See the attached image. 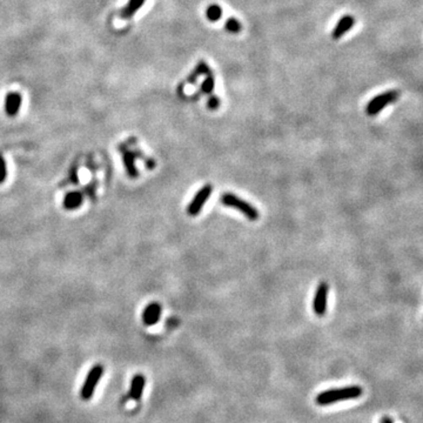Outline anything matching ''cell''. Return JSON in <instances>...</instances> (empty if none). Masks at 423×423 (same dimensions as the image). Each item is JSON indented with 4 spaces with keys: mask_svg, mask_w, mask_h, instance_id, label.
<instances>
[{
    "mask_svg": "<svg viewBox=\"0 0 423 423\" xmlns=\"http://www.w3.org/2000/svg\"><path fill=\"white\" fill-rule=\"evenodd\" d=\"M363 392L360 385H348V387L329 389V390L320 392L316 396V403L319 405H329L340 401L354 400L360 397Z\"/></svg>",
    "mask_w": 423,
    "mask_h": 423,
    "instance_id": "obj_1",
    "label": "cell"
},
{
    "mask_svg": "<svg viewBox=\"0 0 423 423\" xmlns=\"http://www.w3.org/2000/svg\"><path fill=\"white\" fill-rule=\"evenodd\" d=\"M222 202V205L227 206V207L234 208L240 213H242L243 215L246 216L247 219L250 220V221H256L259 219V211L254 207L253 205H250L249 202H247L243 199L239 198L238 195L232 194V193H225L222 194L221 199H220Z\"/></svg>",
    "mask_w": 423,
    "mask_h": 423,
    "instance_id": "obj_2",
    "label": "cell"
},
{
    "mask_svg": "<svg viewBox=\"0 0 423 423\" xmlns=\"http://www.w3.org/2000/svg\"><path fill=\"white\" fill-rule=\"evenodd\" d=\"M398 97H400V92L395 90H390L387 91V92L378 94V96L374 97L373 99L368 103L367 107H365V113L370 117L376 116L383 108L389 106V105L394 103V101H396Z\"/></svg>",
    "mask_w": 423,
    "mask_h": 423,
    "instance_id": "obj_3",
    "label": "cell"
},
{
    "mask_svg": "<svg viewBox=\"0 0 423 423\" xmlns=\"http://www.w3.org/2000/svg\"><path fill=\"white\" fill-rule=\"evenodd\" d=\"M104 367L101 364H96L92 367V369L90 370V373L87 374L86 380H85L83 388H81L80 391V397L81 400L89 401L92 398L94 391H96L97 385L99 383L101 376L104 374Z\"/></svg>",
    "mask_w": 423,
    "mask_h": 423,
    "instance_id": "obj_4",
    "label": "cell"
},
{
    "mask_svg": "<svg viewBox=\"0 0 423 423\" xmlns=\"http://www.w3.org/2000/svg\"><path fill=\"white\" fill-rule=\"evenodd\" d=\"M212 192H213L212 185H205L200 191L196 193V194L194 195V198L192 199V201L189 202V205L187 206L188 214L191 216L198 215L199 213L201 212V209L204 208L206 202H207L209 200V198H211Z\"/></svg>",
    "mask_w": 423,
    "mask_h": 423,
    "instance_id": "obj_5",
    "label": "cell"
},
{
    "mask_svg": "<svg viewBox=\"0 0 423 423\" xmlns=\"http://www.w3.org/2000/svg\"><path fill=\"white\" fill-rule=\"evenodd\" d=\"M328 292H329V287H328L326 282H321L320 285L317 286L313 301V309L316 315L322 316L324 315V313H326Z\"/></svg>",
    "mask_w": 423,
    "mask_h": 423,
    "instance_id": "obj_6",
    "label": "cell"
},
{
    "mask_svg": "<svg viewBox=\"0 0 423 423\" xmlns=\"http://www.w3.org/2000/svg\"><path fill=\"white\" fill-rule=\"evenodd\" d=\"M162 313V308L158 302H152L145 308L143 313V322L146 326H154L159 322Z\"/></svg>",
    "mask_w": 423,
    "mask_h": 423,
    "instance_id": "obj_7",
    "label": "cell"
},
{
    "mask_svg": "<svg viewBox=\"0 0 423 423\" xmlns=\"http://www.w3.org/2000/svg\"><path fill=\"white\" fill-rule=\"evenodd\" d=\"M354 24H355V19L353 16H350V15L343 16L342 18L338 20V22L336 23V25H335L334 27L333 33H331L333 39L338 40L342 38V36L346 35L348 31H350L351 27L354 26Z\"/></svg>",
    "mask_w": 423,
    "mask_h": 423,
    "instance_id": "obj_8",
    "label": "cell"
},
{
    "mask_svg": "<svg viewBox=\"0 0 423 423\" xmlns=\"http://www.w3.org/2000/svg\"><path fill=\"white\" fill-rule=\"evenodd\" d=\"M146 385V378L143 374H137L132 378L130 392H128V398L133 401H139L143 396V392Z\"/></svg>",
    "mask_w": 423,
    "mask_h": 423,
    "instance_id": "obj_9",
    "label": "cell"
},
{
    "mask_svg": "<svg viewBox=\"0 0 423 423\" xmlns=\"http://www.w3.org/2000/svg\"><path fill=\"white\" fill-rule=\"evenodd\" d=\"M22 94L18 92H10L8 93L5 99V111L9 117H16L22 107Z\"/></svg>",
    "mask_w": 423,
    "mask_h": 423,
    "instance_id": "obj_10",
    "label": "cell"
},
{
    "mask_svg": "<svg viewBox=\"0 0 423 423\" xmlns=\"http://www.w3.org/2000/svg\"><path fill=\"white\" fill-rule=\"evenodd\" d=\"M146 0H130L127 5L121 10L120 17L121 19H130L133 17L135 13L139 11V9L143 8Z\"/></svg>",
    "mask_w": 423,
    "mask_h": 423,
    "instance_id": "obj_11",
    "label": "cell"
},
{
    "mask_svg": "<svg viewBox=\"0 0 423 423\" xmlns=\"http://www.w3.org/2000/svg\"><path fill=\"white\" fill-rule=\"evenodd\" d=\"M208 71H209L208 65L204 62V60H201V62H199L198 64H196L194 70L188 74L186 81H187L188 84H195L199 78H200L201 76H204V74H207Z\"/></svg>",
    "mask_w": 423,
    "mask_h": 423,
    "instance_id": "obj_12",
    "label": "cell"
},
{
    "mask_svg": "<svg viewBox=\"0 0 423 423\" xmlns=\"http://www.w3.org/2000/svg\"><path fill=\"white\" fill-rule=\"evenodd\" d=\"M81 204H83V195L78 192H71L64 199V207L70 211L79 208Z\"/></svg>",
    "mask_w": 423,
    "mask_h": 423,
    "instance_id": "obj_13",
    "label": "cell"
},
{
    "mask_svg": "<svg viewBox=\"0 0 423 423\" xmlns=\"http://www.w3.org/2000/svg\"><path fill=\"white\" fill-rule=\"evenodd\" d=\"M214 86H215L214 74H213L211 72V70H209L208 73L206 74L205 80L202 81V84H201V87H200L201 93L206 94V96H209V94H212L213 90H214Z\"/></svg>",
    "mask_w": 423,
    "mask_h": 423,
    "instance_id": "obj_14",
    "label": "cell"
},
{
    "mask_svg": "<svg viewBox=\"0 0 423 423\" xmlns=\"http://www.w3.org/2000/svg\"><path fill=\"white\" fill-rule=\"evenodd\" d=\"M206 17H207V19L212 23L219 22L222 17V9L216 4L209 5L207 10H206Z\"/></svg>",
    "mask_w": 423,
    "mask_h": 423,
    "instance_id": "obj_15",
    "label": "cell"
},
{
    "mask_svg": "<svg viewBox=\"0 0 423 423\" xmlns=\"http://www.w3.org/2000/svg\"><path fill=\"white\" fill-rule=\"evenodd\" d=\"M124 162L127 168L128 174H130L131 177H137V169H135V166H134L133 154L130 153V152H126V153L124 154Z\"/></svg>",
    "mask_w": 423,
    "mask_h": 423,
    "instance_id": "obj_16",
    "label": "cell"
},
{
    "mask_svg": "<svg viewBox=\"0 0 423 423\" xmlns=\"http://www.w3.org/2000/svg\"><path fill=\"white\" fill-rule=\"evenodd\" d=\"M225 27H226V30H227L228 32H231V33H239L240 31H241L242 25H241V23H240L238 19L233 18V17H231V18H228L227 22L225 23Z\"/></svg>",
    "mask_w": 423,
    "mask_h": 423,
    "instance_id": "obj_17",
    "label": "cell"
},
{
    "mask_svg": "<svg viewBox=\"0 0 423 423\" xmlns=\"http://www.w3.org/2000/svg\"><path fill=\"white\" fill-rule=\"evenodd\" d=\"M6 175H8V171H6V164L3 155L0 154V184L5 181Z\"/></svg>",
    "mask_w": 423,
    "mask_h": 423,
    "instance_id": "obj_18",
    "label": "cell"
},
{
    "mask_svg": "<svg viewBox=\"0 0 423 423\" xmlns=\"http://www.w3.org/2000/svg\"><path fill=\"white\" fill-rule=\"evenodd\" d=\"M207 106L209 110H216V108H219L220 106V99L216 96H211L208 99V103H207Z\"/></svg>",
    "mask_w": 423,
    "mask_h": 423,
    "instance_id": "obj_19",
    "label": "cell"
},
{
    "mask_svg": "<svg viewBox=\"0 0 423 423\" xmlns=\"http://www.w3.org/2000/svg\"><path fill=\"white\" fill-rule=\"evenodd\" d=\"M381 423H392V421H391V418H389V417H383L382 418Z\"/></svg>",
    "mask_w": 423,
    "mask_h": 423,
    "instance_id": "obj_20",
    "label": "cell"
}]
</instances>
